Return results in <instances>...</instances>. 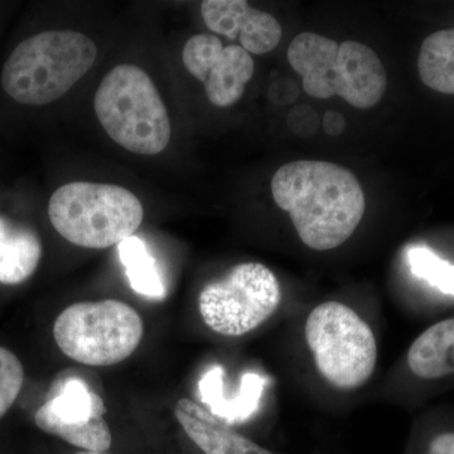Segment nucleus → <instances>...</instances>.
<instances>
[{
  "label": "nucleus",
  "mask_w": 454,
  "mask_h": 454,
  "mask_svg": "<svg viewBox=\"0 0 454 454\" xmlns=\"http://www.w3.org/2000/svg\"><path fill=\"white\" fill-rule=\"evenodd\" d=\"M346 121L345 118L340 113L325 112L324 116V129L328 136L339 137L345 130Z\"/></svg>",
  "instance_id": "22"
},
{
  "label": "nucleus",
  "mask_w": 454,
  "mask_h": 454,
  "mask_svg": "<svg viewBox=\"0 0 454 454\" xmlns=\"http://www.w3.org/2000/svg\"><path fill=\"white\" fill-rule=\"evenodd\" d=\"M304 336L317 370L336 389H358L375 372V334L351 307L336 301L315 307L307 317Z\"/></svg>",
  "instance_id": "6"
},
{
  "label": "nucleus",
  "mask_w": 454,
  "mask_h": 454,
  "mask_svg": "<svg viewBox=\"0 0 454 454\" xmlns=\"http://www.w3.org/2000/svg\"><path fill=\"white\" fill-rule=\"evenodd\" d=\"M175 414L188 438L205 454H274L193 400H178Z\"/></svg>",
  "instance_id": "12"
},
{
  "label": "nucleus",
  "mask_w": 454,
  "mask_h": 454,
  "mask_svg": "<svg viewBox=\"0 0 454 454\" xmlns=\"http://www.w3.org/2000/svg\"><path fill=\"white\" fill-rule=\"evenodd\" d=\"M119 258L134 292L146 298L163 300L167 294L157 260L139 236H130L118 245Z\"/></svg>",
  "instance_id": "17"
},
{
  "label": "nucleus",
  "mask_w": 454,
  "mask_h": 454,
  "mask_svg": "<svg viewBox=\"0 0 454 454\" xmlns=\"http://www.w3.org/2000/svg\"><path fill=\"white\" fill-rule=\"evenodd\" d=\"M43 245L25 221L0 212V284L20 286L40 267Z\"/></svg>",
  "instance_id": "14"
},
{
  "label": "nucleus",
  "mask_w": 454,
  "mask_h": 454,
  "mask_svg": "<svg viewBox=\"0 0 454 454\" xmlns=\"http://www.w3.org/2000/svg\"><path fill=\"white\" fill-rule=\"evenodd\" d=\"M408 262L414 276L426 279L439 291L454 295V265L443 262L427 247H415L408 252Z\"/></svg>",
  "instance_id": "18"
},
{
  "label": "nucleus",
  "mask_w": 454,
  "mask_h": 454,
  "mask_svg": "<svg viewBox=\"0 0 454 454\" xmlns=\"http://www.w3.org/2000/svg\"><path fill=\"white\" fill-rule=\"evenodd\" d=\"M418 70L424 85L454 95V28L433 33L424 40Z\"/></svg>",
  "instance_id": "16"
},
{
  "label": "nucleus",
  "mask_w": 454,
  "mask_h": 454,
  "mask_svg": "<svg viewBox=\"0 0 454 454\" xmlns=\"http://www.w3.org/2000/svg\"><path fill=\"white\" fill-rule=\"evenodd\" d=\"M406 363L411 373L423 380L454 375V318L423 331L409 348Z\"/></svg>",
  "instance_id": "15"
},
{
  "label": "nucleus",
  "mask_w": 454,
  "mask_h": 454,
  "mask_svg": "<svg viewBox=\"0 0 454 454\" xmlns=\"http://www.w3.org/2000/svg\"><path fill=\"white\" fill-rule=\"evenodd\" d=\"M142 317L121 301H80L53 325L59 348L82 365L106 367L127 360L142 342Z\"/></svg>",
  "instance_id": "7"
},
{
  "label": "nucleus",
  "mask_w": 454,
  "mask_h": 454,
  "mask_svg": "<svg viewBox=\"0 0 454 454\" xmlns=\"http://www.w3.org/2000/svg\"><path fill=\"white\" fill-rule=\"evenodd\" d=\"M427 454H454V432H442L433 437Z\"/></svg>",
  "instance_id": "21"
},
{
  "label": "nucleus",
  "mask_w": 454,
  "mask_h": 454,
  "mask_svg": "<svg viewBox=\"0 0 454 454\" xmlns=\"http://www.w3.org/2000/svg\"><path fill=\"white\" fill-rule=\"evenodd\" d=\"M76 454H106V453H98V452H79V453H76Z\"/></svg>",
  "instance_id": "23"
},
{
  "label": "nucleus",
  "mask_w": 454,
  "mask_h": 454,
  "mask_svg": "<svg viewBox=\"0 0 454 454\" xmlns=\"http://www.w3.org/2000/svg\"><path fill=\"white\" fill-rule=\"evenodd\" d=\"M182 61L188 73L205 85L215 106L229 107L243 97L254 74V59L241 46H223L216 35H196L186 42Z\"/></svg>",
  "instance_id": "10"
},
{
  "label": "nucleus",
  "mask_w": 454,
  "mask_h": 454,
  "mask_svg": "<svg viewBox=\"0 0 454 454\" xmlns=\"http://www.w3.org/2000/svg\"><path fill=\"white\" fill-rule=\"evenodd\" d=\"M57 232L77 247L106 249L130 238L142 225L138 197L115 184L73 182L57 188L47 207Z\"/></svg>",
  "instance_id": "5"
},
{
  "label": "nucleus",
  "mask_w": 454,
  "mask_h": 454,
  "mask_svg": "<svg viewBox=\"0 0 454 454\" xmlns=\"http://www.w3.org/2000/svg\"><path fill=\"white\" fill-rule=\"evenodd\" d=\"M201 14L208 29L240 41L250 55H265L282 40V26L277 18L244 0H205Z\"/></svg>",
  "instance_id": "11"
},
{
  "label": "nucleus",
  "mask_w": 454,
  "mask_h": 454,
  "mask_svg": "<svg viewBox=\"0 0 454 454\" xmlns=\"http://www.w3.org/2000/svg\"><path fill=\"white\" fill-rule=\"evenodd\" d=\"M280 301L282 288L273 271L259 262H244L202 289L199 309L211 331L239 337L264 324Z\"/></svg>",
  "instance_id": "8"
},
{
  "label": "nucleus",
  "mask_w": 454,
  "mask_h": 454,
  "mask_svg": "<svg viewBox=\"0 0 454 454\" xmlns=\"http://www.w3.org/2000/svg\"><path fill=\"white\" fill-rule=\"evenodd\" d=\"M288 61L309 97H340L357 109L375 106L387 90V71L379 56L355 41L337 43L304 32L292 41Z\"/></svg>",
  "instance_id": "3"
},
{
  "label": "nucleus",
  "mask_w": 454,
  "mask_h": 454,
  "mask_svg": "<svg viewBox=\"0 0 454 454\" xmlns=\"http://www.w3.org/2000/svg\"><path fill=\"white\" fill-rule=\"evenodd\" d=\"M274 201L288 212L303 244L317 252L348 241L365 214V195L354 173L339 164L295 160L271 179Z\"/></svg>",
  "instance_id": "1"
},
{
  "label": "nucleus",
  "mask_w": 454,
  "mask_h": 454,
  "mask_svg": "<svg viewBox=\"0 0 454 454\" xmlns=\"http://www.w3.org/2000/svg\"><path fill=\"white\" fill-rule=\"evenodd\" d=\"M97 57V44L83 33L49 29L27 35L3 62L0 90L18 106H50L73 89Z\"/></svg>",
  "instance_id": "2"
},
{
  "label": "nucleus",
  "mask_w": 454,
  "mask_h": 454,
  "mask_svg": "<svg viewBox=\"0 0 454 454\" xmlns=\"http://www.w3.org/2000/svg\"><path fill=\"white\" fill-rule=\"evenodd\" d=\"M106 403L80 379H67L55 395L38 408L35 426L86 452L104 453L112 447V433L104 419Z\"/></svg>",
  "instance_id": "9"
},
{
  "label": "nucleus",
  "mask_w": 454,
  "mask_h": 454,
  "mask_svg": "<svg viewBox=\"0 0 454 454\" xmlns=\"http://www.w3.org/2000/svg\"><path fill=\"white\" fill-rule=\"evenodd\" d=\"M94 106L107 136L127 151L154 155L168 146V112L153 80L138 66L114 67L98 85Z\"/></svg>",
  "instance_id": "4"
},
{
  "label": "nucleus",
  "mask_w": 454,
  "mask_h": 454,
  "mask_svg": "<svg viewBox=\"0 0 454 454\" xmlns=\"http://www.w3.org/2000/svg\"><path fill=\"white\" fill-rule=\"evenodd\" d=\"M288 125L297 136L309 138L318 129V115L312 107L307 106H297L289 113Z\"/></svg>",
  "instance_id": "20"
},
{
  "label": "nucleus",
  "mask_w": 454,
  "mask_h": 454,
  "mask_svg": "<svg viewBox=\"0 0 454 454\" xmlns=\"http://www.w3.org/2000/svg\"><path fill=\"white\" fill-rule=\"evenodd\" d=\"M225 370L219 365L211 366L199 382L200 396L207 411L232 423L247 422L259 411L264 393L265 379L259 373L247 372L241 379L235 395L226 396Z\"/></svg>",
  "instance_id": "13"
},
{
  "label": "nucleus",
  "mask_w": 454,
  "mask_h": 454,
  "mask_svg": "<svg viewBox=\"0 0 454 454\" xmlns=\"http://www.w3.org/2000/svg\"><path fill=\"white\" fill-rule=\"evenodd\" d=\"M25 382V369L11 349L0 346V419L20 396Z\"/></svg>",
  "instance_id": "19"
}]
</instances>
